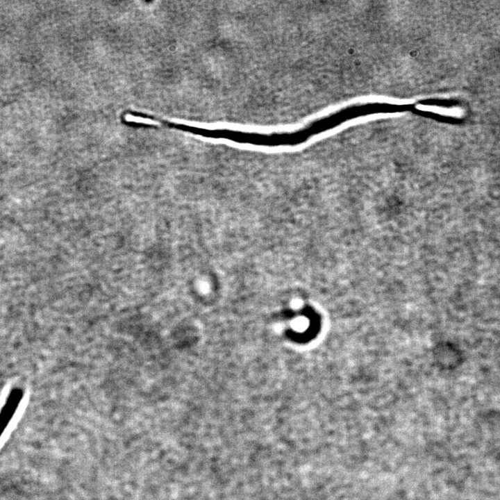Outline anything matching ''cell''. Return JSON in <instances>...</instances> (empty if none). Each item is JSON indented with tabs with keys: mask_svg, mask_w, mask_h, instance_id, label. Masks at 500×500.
<instances>
[{
	"mask_svg": "<svg viewBox=\"0 0 500 500\" xmlns=\"http://www.w3.org/2000/svg\"><path fill=\"white\" fill-rule=\"evenodd\" d=\"M418 112L431 113L437 115L447 116L453 118H461L464 116V110L458 107L448 108L438 104L424 101L416 106L413 105V109Z\"/></svg>",
	"mask_w": 500,
	"mask_h": 500,
	"instance_id": "2",
	"label": "cell"
},
{
	"mask_svg": "<svg viewBox=\"0 0 500 500\" xmlns=\"http://www.w3.org/2000/svg\"><path fill=\"white\" fill-rule=\"evenodd\" d=\"M22 388L15 386L10 390L0 409V438L14 417L24 398Z\"/></svg>",
	"mask_w": 500,
	"mask_h": 500,
	"instance_id": "1",
	"label": "cell"
}]
</instances>
